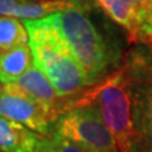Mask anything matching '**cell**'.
I'll list each match as a JSON object with an SVG mask.
<instances>
[{
  "label": "cell",
  "mask_w": 152,
  "mask_h": 152,
  "mask_svg": "<svg viewBox=\"0 0 152 152\" xmlns=\"http://www.w3.org/2000/svg\"><path fill=\"white\" fill-rule=\"evenodd\" d=\"M47 17L81 66L90 85L102 81L113 64V52L91 20L86 5L81 0H76L70 8Z\"/></svg>",
  "instance_id": "6da1fadb"
},
{
  "label": "cell",
  "mask_w": 152,
  "mask_h": 152,
  "mask_svg": "<svg viewBox=\"0 0 152 152\" xmlns=\"http://www.w3.org/2000/svg\"><path fill=\"white\" fill-rule=\"evenodd\" d=\"M34 65L51 80L60 98H70L89 89V80L48 17L24 20Z\"/></svg>",
  "instance_id": "7a4b0ae2"
},
{
  "label": "cell",
  "mask_w": 152,
  "mask_h": 152,
  "mask_svg": "<svg viewBox=\"0 0 152 152\" xmlns=\"http://www.w3.org/2000/svg\"><path fill=\"white\" fill-rule=\"evenodd\" d=\"M129 84V79L126 77L124 71L114 72L103 83L86 89L80 98L66 102L65 110L79 104H95L115 140L119 152H132L137 131L133 122Z\"/></svg>",
  "instance_id": "3957f363"
},
{
  "label": "cell",
  "mask_w": 152,
  "mask_h": 152,
  "mask_svg": "<svg viewBox=\"0 0 152 152\" xmlns=\"http://www.w3.org/2000/svg\"><path fill=\"white\" fill-rule=\"evenodd\" d=\"M52 132L76 142L89 152H119L95 104H79L60 114Z\"/></svg>",
  "instance_id": "277c9868"
},
{
  "label": "cell",
  "mask_w": 152,
  "mask_h": 152,
  "mask_svg": "<svg viewBox=\"0 0 152 152\" xmlns=\"http://www.w3.org/2000/svg\"><path fill=\"white\" fill-rule=\"evenodd\" d=\"M3 86L8 90L24 94L28 98L33 99L43 108V110L53 123L60 114L65 112L66 103H64L62 98L58 96L55 86L52 85L51 80L47 77V75L36 65L31 66L15 81L4 84Z\"/></svg>",
  "instance_id": "5b68a950"
},
{
  "label": "cell",
  "mask_w": 152,
  "mask_h": 152,
  "mask_svg": "<svg viewBox=\"0 0 152 152\" xmlns=\"http://www.w3.org/2000/svg\"><path fill=\"white\" fill-rule=\"evenodd\" d=\"M0 115L45 136L52 133L53 129V122L39 104L24 94L4 86L0 91Z\"/></svg>",
  "instance_id": "8992f818"
},
{
  "label": "cell",
  "mask_w": 152,
  "mask_h": 152,
  "mask_svg": "<svg viewBox=\"0 0 152 152\" xmlns=\"http://www.w3.org/2000/svg\"><path fill=\"white\" fill-rule=\"evenodd\" d=\"M46 136L0 115V152H42Z\"/></svg>",
  "instance_id": "52a82bcc"
},
{
  "label": "cell",
  "mask_w": 152,
  "mask_h": 152,
  "mask_svg": "<svg viewBox=\"0 0 152 152\" xmlns=\"http://www.w3.org/2000/svg\"><path fill=\"white\" fill-rule=\"evenodd\" d=\"M107 15L128 32L131 42L141 41V22L143 9L136 0H95Z\"/></svg>",
  "instance_id": "ba28073f"
},
{
  "label": "cell",
  "mask_w": 152,
  "mask_h": 152,
  "mask_svg": "<svg viewBox=\"0 0 152 152\" xmlns=\"http://www.w3.org/2000/svg\"><path fill=\"white\" fill-rule=\"evenodd\" d=\"M34 65L29 45H19L0 51V83L10 84Z\"/></svg>",
  "instance_id": "9c48e42d"
},
{
  "label": "cell",
  "mask_w": 152,
  "mask_h": 152,
  "mask_svg": "<svg viewBox=\"0 0 152 152\" xmlns=\"http://www.w3.org/2000/svg\"><path fill=\"white\" fill-rule=\"evenodd\" d=\"M75 3L76 0H23L14 7L9 17L23 20L41 19L51 14L62 12Z\"/></svg>",
  "instance_id": "30bf717a"
},
{
  "label": "cell",
  "mask_w": 152,
  "mask_h": 152,
  "mask_svg": "<svg viewBox=\"0 0 152 152\" xmlns=\"http://www.w3.org/2000/svg\"><path fill=\"white\" fill-rule=\"evenodd\" d=\"M29 34L24 23L18 18L0 15V51H7L19 45H28Z\"/></svg>",
  "instance_id": "8fae6325"
},
{
  "label": "cell",
  "mask_w": 152,
  "mask_h": 152,
  "mask_svg": "<svg viewBox=\"0 0 152 152\" xmlns=\"http://www.w3.org/2000/svg\"><path fill=\"white\" fill-rule=\"evenodd\" d=\"M131 90L134 124H152V85H143Z\"/></svg>",
  "instance_id": "7c38bea8"
},
{
  "label": "cell",
  "mask_w": 152,
  "mask_h": 152,
  "mask_svg": "<svg viewBox=\"0 0 152 152\" xmlns=\"http://www.w3.org/2000/svg\"><path fill=\"white\" fill-rule=\"evenodd\" d=\"M42 152H89L76 142L52 132L46 136Z\"/></svg>",
  "instance_id": "4fadbf2b"
},
{
  "label": "cell",
  "mask_w": 152,
  "mask_h": 152,
  "mask_svg": "<svg viewBox=\"0 0 152 152\" xmlns=\"http://www.w3.org/2000/svg\"><path fill=\"white\" fill-rule=\"evenodd\" d=\"M137 137L132 152H152V124H134Z\"/></svg>",
  "instance_id": "5bb4252c"
},
{
  "label": "cell",
  "mask_w": 152,
  "mask_h": 152,
  "mask_svg": "<svg viewBox=\"0 0 152 152\" xmlns=\"http://www.w3.org/2000/svg\"><path fill=\"white\" fill-rule=\"evenodd\" d=\"M141 41L152 43V0L143 9L141 22Z\"/></svg>",
  "instance_id": "9a60e30c"
},
{
  "label": "cell",
  "mask_w": 152,
  "mask_h": 152,
  "mask_svg": "<svg viewBox=\"0 0 152 152\" xmlns=\"http://www.w3.org/2000/svg\"><path fill=\"white\" fill-rule=\"evenodd\" d=\"M136 1L140 4V5H141V8H142V9H145V8H146V5H147V4L150 3V0H136Z\"/></svg>",
  "instance_id": "2e32d148"
},
{
  "label": "cell",
  "mask_w": 152,
  "mask_h": 152,
  "mask_svg": "<svg viewBox=\"0 0 152 152\" xmlns=\"http://www.w3.org/2000/svg\"><path fill=\"white\" fill-rule=\"evenodd\" d=\"M1 89H3V84L0 83V91H1Z\"/></svg>",
  "instance_id": "e0dca14e"
},
{
  "label": "cell",
  "mask_w": 152,
  "mask_h": 152,
  "mask_svg": "<svg viewBox=\"0 0 152 152\" xmlns=\"http://www.w3.org/2000/svg\"><path fill=\"white\" fill-rule=\"evenodd\" d=\"M151 70H152V65H151Z\"/></svg>",
  "instance_id": "ac0fdd59"
}]
</instances>
